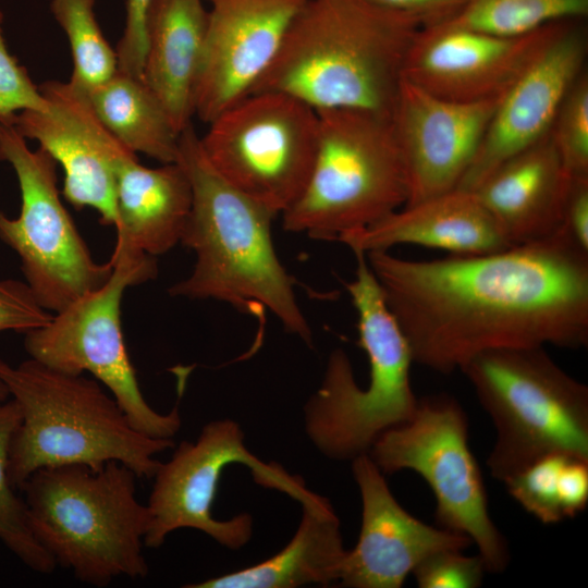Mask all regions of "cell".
Returning <instances> with one entry per match:
<instances>
[{"instance_id":"9a60e30c","label":"cell","mask_w":588,"mask_h":588,"mask_svg":"<svg viewBox=\"0 0 588 588\" xmlns=\"http://www.w3.org/2000/svg\"><path fill=\"white\" fill-rule=\"evenodd\" d=\"M563 21L517 37L448 24L421 28L407 54L403 77L451 101L501 98L543 51Z\"/></svg>"},{"instance_id":"ffe728a7","label":"cell","mask_w":588,"mask_h":588,"mask_svg":"<svg viewBox=\"0 0 588 588\" xmlns=\"http://www.w3.org/2000/svg\"><path fill=\"white\" fill-rule=\"evenodd\" d=\"M339 242L364 254L401 244L469 255L513 246L475 192L454 188L405 205L380 220L342 234Z\"/></svg>"},{"instance_id":"d6a6232c","label":"cell","mask_w":588,"mask_h":588,"mask_svg":"<svg viewBox=\"0 0 588 588\" xmlns=\"http://www.w3.org/2000/svg\"><path fill=\"white\" fill-rule=\"evenodd\" d=\"M52 317L26 282L0 280V332L16 331L25 334L45 327Z\"/></svg>"},{"instance_id":"44dd1931","label":"cell","mask_w":588,"mask_h":588,"mask_svg":"<svg viewBox=\"0 0 588 588\" xmlns=\"http://www.w3.org/2000/svg\"><path fill=\"white\" fill-rule=\"evenodd\" d=\"M572 177L550 133L497 167L473 192L512 245L555 234Z\"/></svg>"},{"instance_id":"e0dca14e","label":"cell","mask_w":588,"mask_h":588,"mask_svg":"<svg viewBox=\"0 0 588 588\" xmlns=\"http://www.w3.org/2000/svg\"><path fill=\"white\" fill-rule=\"evenodd\" d=\"M500 99L451 101L402 77L391 122L405 168V205L458 186Z\"/></svg>"},{"instance_id":"cb8c5ba5","label":"cell","mask_w":588,"mask_h":588,"mask_svg":"<svg viewBox=\"0 0 588 588\" xmlns=\"http://www.w3.org/2000/svg\"><path fill=\"white\" fill-rule=\"evenodd\" d=\"M301 504L298 528L277 554L256 565L184 587L296 588L338 583L347 552L340 519L324 497Z\"/></svg>"},{"instance_id":"f1b7e54d","label":"cell","mask_w":588,"mask_h":588,"mask_svg":"<svg viewBox=\"0 0 588 588\" xmlns=\"http://www.w3.org/2000/svg\"><path fill=\"white\" fill-rule=\"evenodd\" d=\"M550 135L566 173L588 176V75L585 70L565 95Z\"/></svg>"},{"instance_id":"484cf974","label":"cell","mask_w":588,"mask_h":588,"mask_svg":"<svg viewBox=\"0 0 588 588\" xmlns=\"http://www.w3.org/2000/svg\"><path fill=\"white\" fill-rule=\"evenodd\" d=\"M587 14L588 0H468L463 10L445 24L517 37L553 22L585 19Z\"/></svg>"},{"instance_id":"8992f818","label":"cell","mask_w":588,"mask_h":588,"mask_svg":"<svg viewBox=\"0 0 588 588\" xmlns=\"http://www.w3.org/2000/svg\"><path fill=\"white\" fill-rule=\"evenodd\" d=\"M353 254L355 278L346 289L357 314L358 343L369 362V382L364 389L357 384L347 354L336 348L304 409L308 438L323 455L338 461L368 453L381 433L407 421L418 404L411 382L414 360L408 342L366 255Z\"/></svg>"},{"instance_id":"4316f807","label":"cell","mask_w":588,"mask_h":588,"mask_svg":"<svg viewBox=\"0 0 588 588\" xmlns=\"http://www.w3.org/2000/svg\"><path fill=\"white\" fill-rule=\"evenodd\" d=\"M96 0H51V13L63 29L72 56L69 83L82 93L109 79L118 71L115 49L107 41L95 14Z\"/></svg>"},{"instance_id":"8fae6325","label":"cell","mask_w":588,"mask_h":588,"mask_svg":"<svg viewBox=\"0 0 588 588\" xmlns=\"http://www.w3.org/2000/svg\"><path fill=\"white\" fill-rule=\"evenodd\" d=\"M200 137L211 167L274 216L301 196L314 164L317 110L279 91H256L220 113Z\"/></svg>"},{"instance_id":"ba28073f","label":"cell","mask_w":588,"mask_h":588,"mask_svg":"<svg viewBox=\"0 0 588 588\" xmlns=\"http://www.w3.org/2000/svg\"><path fill=\"white\" fill-rule=\"evenodd\" d=\"M317 112L311 172L282 223L290 232L338 241L403 207L406 174L391 117L346 108Z\"/></svg>"},{"instance_id":"7a4b0ae2","label":"cell","mask_w":588,"mask_h":588,"mask_svg":"<svg viewBox=\"0 0 588 588\" xmlns=\"http://www.w3.org/2000/svg\"><path fill=\"white\" fill-rule=\"evenodd\" d=\"M420 29L414 19L368 0H307L252 93L287 94L317 111L391 117Z\"/></svg>"},{"instance_id":"e575fe53","label":"cell","mask_w":588,"mask_h":588,"mask_svg":"<svg viewBox=\"0 0 588 588\" xmlns=\"http://www.w3.org/2000/svg\"><path fill=\"white\" fill-rule=\"evenodd\" d=\"M381 8L414 19L420 28H429L452 21L468 0H368Z\"/></svg>"},{"instance_id":"52a82bcc","label":"cell","mask_w":588,"mask_h":588,"mask_svg":"<svg viewBox=\"0 0 588 588\" xmlns=\"http://www.w3.org/2000/svg\"><path fill=\"white\" fill-rule=\"evenodd\" d=\"M461 371L494 426L487 466L495 480L550 454L588 461V387L544 347L489 351Z\"/></svg>"},{"instance_id":"3957f363","label":"cell","mask_w":588,"mask_h":588,"mask_svg":"<svg viewBox=\"0 0 588 588\" xmlns=\"http://www.w3.org/2000/svg\"><path fill=\"white\" fill-rule=\"evenodd\" d=\"M176 162L192 188V208L180 243L194 252L196 262L169 294L217 299L258 316L268 309L287 332L311 345L295 280L273 246L271 221L275 216L211 167L192 123L180 133Z\"/></svg>"},{"instance_id":"d590c367","label":"cell","mask_w":588,"mask_h":588,"mask_svg":"<svg viewBox=\"0 0 588 588\" xmlns=\"http://www.w3.org/2000/svg\"><path fill=\"white\" fill-rule=\"evenodd\" d=\"M562 229L577 246L588 252V176L571 180Z\"/></svg>"},{"instance_id":"277c9868","label":"cell","mask_w":588,"mask_h":588,"mask_svg":"<svg viewBox=\"0 0 588 588\" xmlns=\"http://www.w3.org/2000/svg\"><path fill=\"white\" fill-rule=\"evenodd\" d=\"M0 379L21 414L9 453L14 488L42 467L99 469L110 461L151 479L161 463L156 455L174 446L171 439L135 429L113 395L84 373L62 372L32 358L19 365L0 358Z\"/></svg>"},{"instance_id":"f546056e","label":"cell","mask_w":588,"mask_h":588,"mask_svg":"<svg viewBox=\"0 0 588 588\" xmlns=\"http://www.w3.org/2000/svg\"><path fill=\"white\" fill-rule=\"evenodd\" d=\"M568 457L573 456H543L503 482L511 497L543 524H556L565 518L560 500V475Z\"/></svg>"},{"instance_id":"30bf717a","label":"cell","mask_w":588,"mask_h":588,"mask_svg":"<svg viewBox=\"0 0 588 588\" xmlns=\"http://www.w3.org/2000/svg\"><path fill=\"white\" fill-rule=\"evenodd\" d=\"M383 474L409 469L430 487L439 527L470 538L487 572L505 569L510 552L490 517L483 478L468 446L467 415L453 396L418 400L414 415L381 433L367 453Z\"/></svg>"},{"instance_id":"4dcf8cb0","label":"cell","mask_w":588,"mask_h":588,"mask_svg":"<svg viewBox=\"0 0 588 588\" xmlns=\"http://www.w3.org/2000/svg\"><path fill=\"white\" fill-rule=\"evenodd\" d=\"M442 550L424 559L412 572L420 588H477L487 572L481 556Z\"/></svg>"},{"instance_id":"9c48e42d","label":"cell","mask_w":588,"mask_h":588,"mask_svg":"<svg viewBox=\"0 0 588 588\" xmlns=\"http://www.w3.org/2000/svg\"><path fill=\"white\" fill-rule=\"evenodd\" d=\"M109 261L112 272L108 281L56 313L45 327L25 333V351L29 358L56 370L91 373L135 429L151 438L172 440L182 426L179 407L161 414L147 403L121 324L123 293L157 275L156 259L114 245Z\"/></svg>"},{"instance_id":"8d00e7d4","label":"cell","mask_w":588,"mask_h":588,"mask_svg":"<svg viewBox=\"0 0 588 588\" xmlns=\"http://www.w3.org/2000/svg\"><path fill=\"white\" fill-rule=\"evenodd\" d=\"M560 500L564 517L572 518L588 503V461L568 457L560 475Z\"/></svg>"},{"instance_id":"2e32d148","label":"cell","mask_w":588,"mask_h":588,"mask_svg":"<svg viewBox=\"0 0 588 588\" xmlns=\"http://www.w3.org/2000/svg\"><path fill=\"white\" fill-rule=\"evenodd\" d=\"M205 1L209 9L194 115L210 123L253 91L307 0Z\"/></svg>"},{"instance_id":"5bb4252c","label":"cell","mask_w":588,"mask_h":588,"mask_svg":"<svg viewBox=\"0 0 588 588\" xmlns=\"http://www.w3.org/2000/svg\"><path fill=\"white\" fill-rule=\"evenodd\" d=\"M48 111L25 110L1 121L33 139L63 170L61 194L76 209L93 208L103 225L117 223L115 193L120 168L137 158L105 126L85 93L69 82L38 85Z\"/></svg>"},{"instance_id":"603a6c76","label":"cell","mask_w":588,"mask_h":588,"mask_svg":"<svg viewBox=\"0 0 588 588\" xmlns=\"http://www.w3.org/2000/svg\"><path fill=\"white\" fill-rule=\"evenodd\" d=\"M191 208V183L179 162L148 168L131 159L117 179L115 245L164 254L181 242Z\"/></svg>"},{"instance_id":"6da1fadb","label":"cell","mask_w":588,"mask_h":588,"mask_svg":"<svg viewBox=\"0 0 588 588\" xmlns=\"http://www.w3.org/2000/svg\"><path fill=\"white\" fill-rule=\"evenodd\" d=\"M366 258L414 363L433 371L489 351L588 344V252L563 229L485 254Z\"/></svg>"},{"instance_id":"ac0fdd59","label":"cell","mask_w":588,"mask_h":588,"mask_svg":"<svg viewBox=\"0 0 588 588\" xmlns=\"http://www.w3.org/2000/svg\"><path fill=\"white\" fill-rule=\"evenodd\" d=\"M585 19L562 22L531 65L501 97L456 188L474 191L497 167L546 137L571 86L585 71Z\"/></svg>"},{"instance_id":"4fadbf2b","label":"cell","mask_w":588,"mask_h":588,"mask_svg":"<svg viewBox=\"0 0 588 588\" xmlns=\"http://www.w3.org/2000/svg\"><path fill=\"white\" fill-rule=\"evenodd\" d=\"M234 463L252 468L258 483L280 490L299 503L316 493L301 478L287 474L278 464H266L250 453L244 443L240 425L231 419H217L205 425L194 442L182 441L172 456L160 463L155 473L147 507L150 522L145 547L157 549L180 528L199 530L221 546L237 550L253 535V517L248 513L220 520L211 506L224 468Z\"/></svg>"},{"instance_id":"1f68e13d","label":"cell","mask_w":588,"mask_h":588,"mask_svg":"<svg viewBox=\"0 0 588 588\" xmlns=\"http://www.w3.org/2000/svg\"><path fill=\"white\" fill-rule=\"evenodd\" d=\"M0 10V122L25 110L48 111L49 101L8 49Z\"/></svg>"},{"instance_id":"83f0119b","label":"cell","mask_w":588,"mask_h":588,"mask_svg":"<svg viewBox=\"0 0 588 588\" xmlns=\"http://www.w3.org/2000/svg\"><path fill=\"white\" fill-rule=\"evenodd\" d=\"M20 421L13 399L0 403V541L28 568L50 575L57 565L35 538L25 501L14 493L9 478L10 445Z\"/></svg>"},{"instance_id":"5b68a950","label":"cell","mask_w":588,"mask_h":588,"mask_svg":"<svg viewBox=\"0 0 588 588\" xmlns=\"http://www.w3.org/2000/svg\"><path fill=\"white\" fill-rule=\"evenodd\" d=\"M137 479L131 468L110 461L99 469L42 467L21 485L30 529L57 567L98 588L117 577L147 576L150 516L136 497Z\"/></svg>"},{"instance_id":"836d02e7","label":"cell","mask_w":588,"mask_h":588,"mask_svg":"<svg viewBox=\"0 0 588 588\" xmlns=\"http://www.w3.org/2000/svg\"><path fill=\"white\" fill-rule=\"evenodd\" d=\"M151 0H126L125 25L117 45L118 70L142 78L146 51V16Z\"/></svg>"},{"instance_id":"7402d4cb","label":"cell","mask_w":588,"mask_h":588,"mask_svg":"<svg viewBox=\"0 0 588 588\" xmlns=\"http://www.w3.org/2000/svg\"><path fill=\"white\" fill-rule=\"evenodd\" d=\"M205 0H151L142 79L181 133L192 123L205 44Z\"/></svg>"},{"instance_id":"7c38bea8","label":"cell","mask_w":588,"mask_h":588,"mask_svg":"<svg viewBox=\"0 0 588 588\" xmlns=\"http://www.w3.org/2000/svg\"><path fill=\"white\" fill-rule=\"evenodd\" d=\"M0 161L14 170L21 210L10 218L0 210V240L19 256L26 283L40 305L58 313L103 285L112 265L97 262L64 207L57 185V162L44 149L0 122Z\"/></svg>"},{"instance_id":"d6986e66","label":"cell","mask_w":588,"mask_h":588,"mask_svg":"<svg viewBox=\"0 0 588 588\" xmlns=\"http://www.w3.org/2000/svg\"><path fill=\"white\" fill-rule=\"evenodd\" d=\"M352 471L362 499V526L356 546L346 552L340 586L400 588L430 554L464 551L473 543L464 534L427 525L405 511L367 453L352 460Z\"/></svg>"},{"instance_id":"d4e9b609","label":"cell","mask_w":588,"mask_h":588,"mask_svg":"<svg viewBox=\"0 0 588 588\" xmlns=\"http://www.w3.org/2000/svg\"><path fill=\"white\" fill-rule=\"evenodd\" d=\"M86 96L105 126L132 152L162 164L176 162L180 133L142 78L118 70Z\"/></svg>"},{"instance_id":"74e56055","label":"cell","mask_w":588,"mask_h":588,"mask_svg":"<svg viewBox=\"0 0 588 588\" xmlns=\"http://www.w3.org/2000/svg\"><path fill=\"white\" fill-rule=\"evenodd\" d=\"M10 392L5 383L0 379V403L9 400Z\"/></svg>"}]
</instances>
